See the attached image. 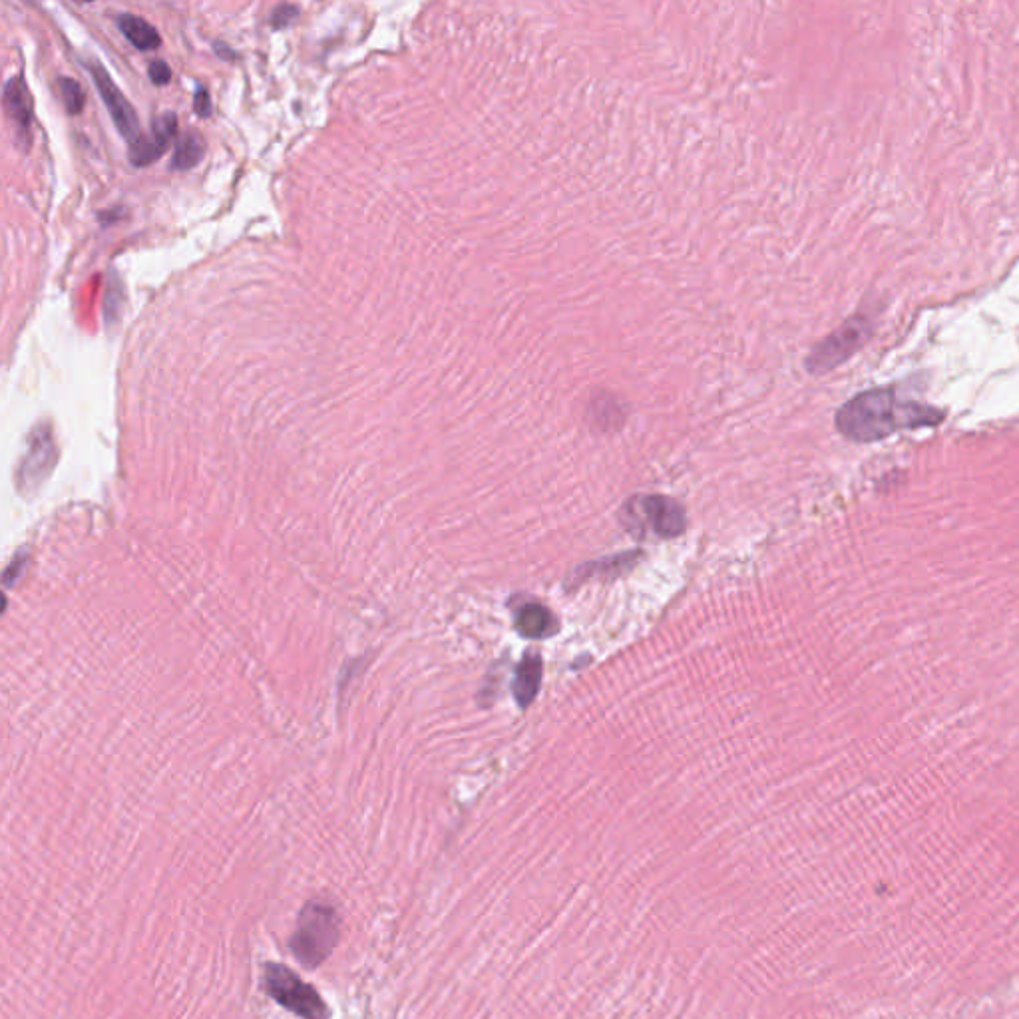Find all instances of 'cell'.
Returning <instances> with one entry per match:
<instances>
[{"label":"cell","mask_w":1019,"mask_h":1019,"mask_svg":"<svg viewBox=\"0 0 1019 1019\" xmlns=\"http://www.w3.org/2000/svg\"><path fill=\"white\" fill-rule=\"evenodd\" d=\"M942 418L944 412L938 408L902 401L892 389H872L840 407L836 428L854 442H874L898 430L936 426Z\"/></svg>","instance_id":"obj_1"},{"label":"cell","mask_w":1019,"mask_h":1019,"mask_svg":"<svg viewBox=\"0 0 1019 1019\" xmlns=\"http://www.w3.org/2000/svg\"><path fill=\"white\" fill-rule=\"evenodd\" d=\"M337 940H339L337 908L327 902L313 900L301 910L289 948L301 966L313 970L331 956V952L337 946Z\"/></svg>","instance_id":"obj_2"},{"label":"cell","mask_w":1019,"mask_h":1019,"mask_svg":"<svg viewBox=\"0 0 1019 1019\" xmlns=\"http://www.w3.org/2000/svg\"><path fill=\"white\" fill-rule=\"evenodd\" d=\"M621 520L635 536H647L653 532L659 538H675L687 526L683 506L665 496H641L629 500L621 512Z\"/></svg>","instance_id":"obj_3"},{"label":"cell","mask_w":1019,"mask_h":1019,"mask_svg":"<svg viewBox=\"0 0 1019 1019\" xmlns=\"http://www.w3.org/2000/svg\"><path fill=\"white\" fill-rule=\"evenodd\" d=\"M265 992L285 1010L301 1019H329V1008L315 988L283 964H265Z\"/></svg>","instance_id":"obj_4"},{"label":"cell","mask_w":1019,"mask_h":1019,"mask_svg":"<svg viewBox=\"0 0 1019 1019\" xmlns=\"http://www.w3.org/2000/svg\"><path fill=\"white\" fill-rule=\"evenodd\" d=\"M872 333V325L866 317L848 319L838 331L828 335L815 351L811 353L807 365L813 373H826L846 361L854 351H858Z\"/></svg>","instance_id":"obj_5"},{"label":"cell","mask_w":1019,"mask_h":1019,"mask_svg":"<svg viewBox=\"0 0 1019 1019\" xmlns=\"http://www.w3.org/2000/svg\"><path fill=\"white\" fill-rule=\"evenodd\" d=\"M90 72H92L94 84L108 108L118 132L128 140V144L136 142L142 134H140V122H138V116H136L132 104L124 98L120 88L112 82L110 74L100 64L92 62Z\"/></svg>","instance_id":"obj_6"},{"label":"cell","mask_w":1019,"mask_h":1019,"mask_svg":"<svg viewBox=\"0 0 1019 1019\" xmlns=\"http://www.w3.org/2000/svg\"><path fill=\"white\" fill-rule=\"evenodd\" d=\"M52 446L54 444H52L50 432H46L44 428L34 432V436L30 440V448H28L26 458H24L22 468H20V484L22 486L38 484L42 480V476L46 474V470L50 466L48 462L54 456V448Z\"/></svg>","instance_id":"obj_7"},{"label":"cell","mask_w":1019,"mask_h":1019,"mask_svg":"<svg viewBox=\"0 0 1019 1019\" xmlns=\"http://www.w3.org/2000/svg\"><path fill=\"white\" fill-rule=\"evenodd\" d=\"M4 108L18 130L28 138L30 122H32V98L20 76H12L4 86Z\"/></svg>","instance_id":"obj_8"},{"label":"cell","mask_w":1019,"mask_h":1019,"mask_svg":"<svg viewBox=\"0 0 1019 1019\" xmlns=\"http://www.w3.org/2000/svg\"><path fill=\"white\" fill-rule=\"evenodd\" d=\"M542 683V659L540 655H528L516 673L514 681V697L522 709H526L538 695Z\"/></svg>","instance_id":"obj_9"},{"label":"cell","mask_w":1019,"mask_h":1019,"mask_svg":"<svg viewBox=\"0 0 1019 1019\" xmlns=\"http://www.w3.org/2000/svg\"><path fill=\"white\" fill-rule=\"evenodd\" d=\"M516 625H518V631L530 639H544L550 633H554L558 627L554 615L548 612L544 606H538V604L524 606L518 612Z\"/></svg>","instance_id":"obj_10"},{"label":"cell","mask_w":1019,"mask_h":1019,"mask_svg":"<svg viewBox=\"0 0 1019 1019\" xmlns=\"http://www.w3.org/2000/svg\"><path fill=\"white\" fill-rule=\"evenodd\" d=\"M118 26L122 34L138 48V50H156L162 44L158 30L144 18L134 14H120Z\"/></svg>","instance_id":"obj_11"},{"label":"cell","mask_w":1019,"mask_h":1019,"mask_svg":"<svg viewBox=\"0 0 1019 1019\" xmlns=\"http://www.w3.org/2000/svg\"><path fill=\"white\" fill-rule=\"evenodd\" d=\"M205 154L204 138L196 132H186L178 142H176V152H174V160H172V168L174 170H192L194 166H198L202 162Z\"/></svg>","instance_id":"obj_12"},{"label":"cell","mask_w":1019,"mask_h":1019,"mask_svg":"<svg viewBox=\"0 0 1019 1019\" xmlns=\"http://www.w3.org/2000/svg\"><path fill=\"white\" fill-rule=\"evenodd\" d=\"M176 134H178V116L174 112H166V114H162L160 118L154 120L150 142H152L156 158L166 154V150L174 142Z\"/></svg>","instance_id":"obj_13"},{"label":"cell","mask_w":1019,"mask_h":1019,"mask_svg":"<svg viewBox=\"0 0 1019 1019\" xmlns=\"http://www.w3.org/2000/svg\"><path fill=\"white\" fill-rule=\"evenodd\" d=\"M58 90H60V96H62V104L66 106L68 114H80L84 110V104H86V96H84V90L82 86L72 80V78H60L58 80Z\"/></svg>","instance_id":"obj_14"},{"label":"cell","mask_w":1019,"mask_h":1019,"mask_svg":"<svg viewBox=\"0 0 1019 1019\" xmlns=\"http://www.w3.org/2000/svg\"><path fill=\"white\" fill-rule=\"evenodd\" d=\"M299 16V8L293 6V4H281L273 10L271 14V22L275 28H285L289 26L291 22H295V18Z\"/></svg>","instance_id":"obj_15"},{"label":"cell","mask_w":1019,"mask_h":1019,"mask_svg":"<svg viewBox=\"0 0 1019 1019\" xmlns=\"http://www.w3.org/2000/svg\"><path fill=\"white\" fill-rule=\"evenodd\" d=\"M148 74H150L152 82L158 84V86H166L172 80V70H170V66L164 60H154L150 64V68H148Z\"/></svg>","instance_id":"obj_16"},{"label":"cell","mask_w":1019,"mask_h":1019,"mask_svg":"<svg viewBox=\"0 0 1019 1019\" xmlns=\"http://www.w3.org/2000/svg\"><path fill=\"white\" fill-rule=\"evenodd\" d=\"M194 108H196L198 116H202V118H207V116L211 114V100H209V94H207V90H204L202 86H198V90H196V100H194Z\"/></svg>","instance_id":"obj_17"},{"label":"cell","mask_w":1019,"mask_h":1019,"mask_svg":"<svg viewBox=\"0 0 1019 1019\" xmlns=\"http://www.w3.org/2000/svg\"><path fill=\"white\" fill-rule=\"evenodd\" d=\"M213 46H215V52H217L219 56H229V58H233V54H231V52L227 50L229 46H225V44H219V42H215Z\"/></svg>","instance_id":"obj_18"}]
</instances>
